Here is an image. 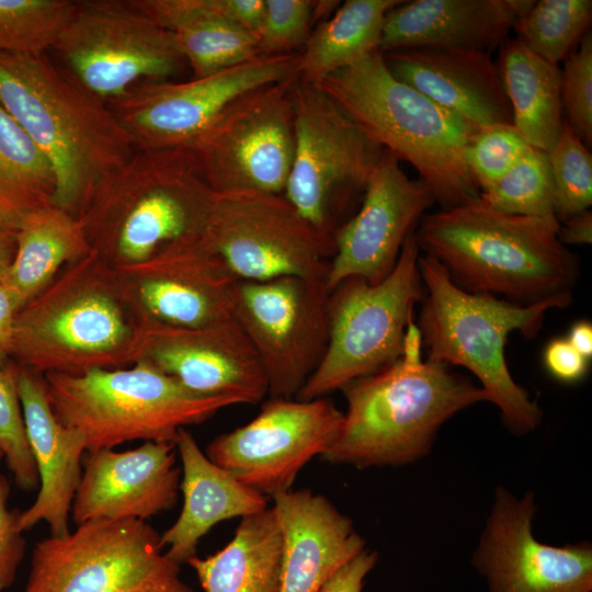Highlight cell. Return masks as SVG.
Returning a JSON list of instances; mask_svg holds the SVG:
<instances>
[{
  "mask_svg": "<svg viewBox=\"0 0 592 592\" xmlns=\"http://www.w3.org/2000/svg\"><path fill=\"white\" fill-rule=\"evenodd\" d=\"M559 226L556 216L508 214L479 198L425 214L414 234L459 288L530 306L572 295L579 263L559 241Z\"/></svg>",
  "mask_w": 592,
  "mask_h": 592,
  "instance_id": "6da1fadb",
  "label": "cell"
},
{
  "mask_svg": "<svg viewBox=\"0 0 592 592\" xmlns=\"http://www.w3.org/2000/svg\"><path fill=\"white\" fill-rule=\"evenodd\" d=\"M0 105L49 160L54 204L75 216L135 150L110 105L46 53L0 52Z\"/></svg>",
  "mask_w": 592,
  "mask_h": 592,
  "instance_id": "7a4b0ae2",
  "label": "cell"
},
{
  "mask_svg": "<svg viewBox=\"0 0 592 592\" xmlns=\"http://www.w3.org/2000/svg\"><path fill=\"white\" fill-rule=\"evenodd\" d=\"M341 391L343 423L321 458L357 469L398 467L426 456L441 426L459 411L488 401L485 390L451 366L402 352L388 367Z\"/></svg>",
  "mask_w": 592,
  "mask_h": 592,
  "instance_id": "3957f363",
  "label": "cell"
},
{
  "mask_svg": "<svg viewBox=\"0 0 592 592\" xmlns=\"http://www.w3.org/2000/svg\"><path fill=\"white\" fill-rule=\"evenodd\" d=\"M315 86L368 138L411 164L441 208L480 198L465 160L477 129L397 79L379 49Z\"/></svg>",
  "mask_w": 592,
  "mask_h": 592,
  "instance_id": "277c9868",
  "label": "cell"
},
{
  "mask_svg": "<svg viewBox=\"0 0 592 592\" xmlns=\"http://www.w3.org/2000/svg\"><path fill=\"white\" fill-rule=\"evenodd\" d=\"M215 197L187 148L135 149L77 217L92 251L118 266L201 236Z\"/></svg>",
  "mask_w": 592,
  "mask_h": 592,
  "instance_id": "5b68a950",
  "label": "cell"
},
{
  "mask_svg": "<svg viewBox=\"0 0 592 592\" xmlns=\"http://www.w3.org/2000/svg\"><path fill=\"white\" fill-rule=\"evenodd\" d=\"M137 328L114 267L92 251L16 311L12 360L41 375L128 367Z\"/></svg>",
  "mask_w": 592,
  "mask_h": 592,
  "instance_id": "8992f818",
  "label": "cell"
},
{
  "mask_svg": "<svg viewBox=\"0 0 592 592\" xmlns=\"http://www.w3.org/2000/svg\"><path fill=\"white\" fill-rule=\"evenodd\" d=\"M418 269L426 293L417 326L426 360L467 368L479 380L488 401L499 409L509 431L515 435L534 431L542 422L543 410L511 376L504 346L513 331L535 338L546 312L569 306L571 295L522 306L459 288L428 254L419 257Z\"/></svg>",
  "mask_w": 592,
  "mask_h": 592,
  "instance_id": "52a82bcc",
  "label": "cell"
},
{
  "mask_svg": "<svg viewBox=\"0 0 592 592\" xmlns=\"http://www.w3.org/2000/svg\"><path fill=\"white\" fill-rule=\"evenodd\" d=\"M43 376L55 417L84 436L87 453L137 440L174 443L180 429L243 403L232 395L192 391L145 362L77 376Z\"/></svg>",
  "mask_w": 592,
  "mask_h": 592,
  "instance_id": "ba28073f",
  "label": "cell"
},
{
  "mask_svg": "<svg viewBox=\"0 0 592 592\" xmlns=\"http://www.w3.org/2000/svg\"><path fill=\"white\" fill-rule=\"evenodd\" d=\"M415 231V230H414ZM411 232L392 271L379 283L352 276L329 294L326 354L295 399L311 400L375 374L402 353L414 305L425 297L418 269L420 249Z\"/></svg>",
  "mask_w": 592,
  "mask_h": 592,
  "instance_id": "9c48e42d",
  "label": "cell"
},
{
  "mask_svg": "<svg viewBox=\"0 0 592 592\" xmlns=\"http://www.w3.org/2000/svg\"><path fill=\"white\" fill-rule=\"evenodd\" d=\"M162 549L146 521H87L35 544L23 592H194Z\"/></svg>",
  "mask_w": 592,
  "mask_h": 592,
  "instance_id": "30bf717a",
  "label": "cell"
},
{
  "mask_svg": "<svg viewBox=\"0 0 592 592\" xmlns=\"http://www.w3.org/2000/svg\"><path fill=\"white\" fill-rule=\"evenodd\" d=\"M292 98L295 147L283 195L315 229L334 238L385 149L317 86L297 78Z\"/></svg>",
  "mask_w": 592,
  "mask_h": 592,
  "instance_id": "8fae6325",
  "label": "cell"
},
{
  "mask_svg": "<svg viewBox=\"0 0 592 592\" xmlns=\"http://www.w3.org/2000/svg\"><path fill=\"white\" fill-rule=\"evenodd\" d=\"M53 49L81 88L110 104L181 67L173 35L134 0H81Z\"/></svg>",
  "mask_w": 592,
  "mask_h": 592,
  "instance_id": "7c38bea8",
  "label": "cell"
},
{
  "mask_svg": "<svg viewBox=\"0 0 592 592\" xmlns=\"http://www.w3.org/2000/svg\"><path fill=\"white\" fill-rule=\"evenodd\" d=\"M326 277L236 280L229 288L232 317L251 342L270 398L295 399L328 346Z\"/></svg>",
  "mask_w": 592,
  "mask_h": 592,
  "instance_id": "4fadbf2b",
  "label": "cell"
},
{
  "mask_svg": "<svg viewBox=\"0 0 592 592\" xmlns=\"http://www.w3.org/2000/svg\"><path fill=\"white\" fill-rule=\"evenodd\" d=\"M297 78L240 95L187 147L215 194L284 193L294 158Z\"/></svg>",
  "mask_w": 592,
  "mask_h": 592,
  "instance_id": "5bb4252c",
  "label": "cell"
},
{
  "mask_svg": "<svg viewBox=\"0 0 592 592\" xmlns=\"http://www.w3.org/2000/svg\"><path fill=\"white\" fill-rule=\"evenodd\" d=\"M203 240L235 280L326 277L334 240L315 229L283 194H216Z\"/></svg>",
  "mask_w": 592,
  "mask_h": 592,
  "instance_id": "9a60e30c",
  "label": "cell"
},
{
  "mask_svg": "<svg viewBox=\"0 0 592 592\" xmlns=\"http://www.w3.org/2000/svg\"><path fill=\"white\" fill-rule=\"evenodd\" d=\"M299 58L259 56L184 82H144L109 105L134 149L187 148L240 95L298 77Z\"/></svg>",
  "mask_w": 592,
  "mask_h": 592,
  "instance_id": "2e32d148",
  "label": "cell"
},
{
  "mask_svg": "<svg viewBox=\"0 0 592 592\" xmlns=\"http://www.w3.org/2000/svg\"><path fill=\"white\" fill-rule=\"evenodd\" d=\"M343 411L326 397L269 398L249 423L216 436L207 457L264 497L292 489L299 471L335 442Z\"/></svg>",
  "mask_w": 592,
  "mask_h": 592,
  "instance_id": "e0dca14e",
  "label": "cell"
},
{
  "mask_svg": "<svg viewBox=\"0 0 592 592\" xmlns=\"http://www.w3.org/2000/svg\"><path fill=\"white\" fill-rule=\"evenodd\" d=\"M535 493L521 497L499 486L494 490L470 562L488 592H591L592 544L549 545L533 533Z\"/></svg>",
  "mask_w": 592,
  "mask_h": 592,
  "instance_id": "ac0fdd59",
  "label": "cell"
},
{
  "mask_svg": "<svg viewBox=\"0 0 592 592\" xmlns=\"http://www.w3.org/2000/svg\"><path fill=\"white\" fill-rule=\"evenodd\" d=\"M137 319L200 328L232 320L236 281L202 235L171 242L145 261L113 266Z\"/></svg>",
  "mask_w": 592,
  "mask_h": 592,
  "instance_id": "d6986e66",
  "label": "cell"
},
{
  "mask_svg": "<svg viewBox=\"0 0 592 592\" xmlns=\"http://www.w3.org/2000/svg\"><path fill=\"white\" fill-rule=\"evenodd\" d=\"M358 212L334 234L327 287L357 276L382 282L395 267L407 237L432 207L435 197L420 179L412 180L400 161L385 150L371 173Z\"/></svg>",
  "mask_w": 592,
  "mask_h": 592,
  "instance_id": "ffe728a7",
  "label": "cell"
},
{
  "mask_svg": "<svg viewBox=\"0 0 592 592\" xmlns=\"http://www.w3.org/2000/svg\"><path fill=\"white\" fill-rule=\"evenodd\" d=\"M145 362L185 388L258 403L267 395L259 357L235 319L200 328L138 320L132 365Z\"/></svg>",
  "mask_w": 592,
  "mask_h": 592,
  "instance_id": "44dd1931",
  "label": "cell"
},
{
  "mask_svg": "<svg viewBox=\"0 0 592 592\" xmlns=\"http://www.w3.org/2000/svg\"><path fill=\"white\" fill-rule=\"evenodd\" d=\"M87 454L70 513L77 525L91 520L146 521L177 505L181 469L174 443L146 441L133 449Z\"/></svg>",
  "mask_w": 592,
  "mask_h": 592,
  "instance_id": "7402d4cb",
  "label": "cell"
},
{
  "mask_svg": "<svg viewBox=\"0 0 592 592\" xmlns=\"http://www.w3.org/2000/svg\"><path fill=\"white\" fill-rule=\"evenodd\" d=\"M384 54L389 71L477 130L513 125L503 80L490 52L420 46Z\"/></svg>",
  "mask_w": 592,
  "mask_h": 592,
  "instance_id": "603a6c76",
  "label": "cell"
},
{
  "mask_svg": "<svg viewBox=\"0 0 592 592\" xmlns=\"http://www.w3.org/2000/svg\"><path fill=\"white\" fill-rule=\"evenodd\" d=\"M272 499L282 535L281 592H319L367 548L353 521L325 496L291 489Z\"/></svg>",
  "mask_w": 592,
  "mask_h": 592,
  "instance_id": "cb8c5ba5",
  "label": "cell"
},
{
  "mask_svg": "<svg viewBox=\"0 0 592 592\" xmlns=\"http://www.w3.org/2000/svg\"><path fill=\"white\" fill-rule=\"evenodd\" d=\"M19 395L39 478L36 499L20 512L19 527L24 533L45 522L52 536H64L70 532L69 517L82 476L86 440L55 417L43 375L20 367Z\"/></svg>",
  "mask_w": 592,
  "mask_h": 592,
  "instance_id": "d4e9b609",
  "label": "cell"
},
{
  "mask_svg": "<svg viewBox=\"0 0 592 592\" xmlns=\"http://www.w3.org/2000/svg\"><path fill=\"white\" fill-rule=\"evenodd\" d=\"M535 0H413L390 9L379 50L458 46L490 52L500 47Z\"/></svg>",
  "mask_w": 592,
  "mask_h": 592,
  "instance_id": "484cf974",
  "label": "cell"
},
{
  "mask_svg": "<svg viewBox=\"0 0 592 592\" xmlns=\"http://www.w3.org/2000/svg\"><path fill=\"white\" fill-rule=\"evenodd\" d=\"M174 444L182 464L183 505L160 543L166 556L181 565L196 556L200 540L217 523L260 513L269 505L266 497L213 463L186 428L179 430Z\"/></svg>",
  "mask_w": 592,
  "mask_h": 592,
  "instance_id": "4316f807",
  "label": "cell"
},
{
  "mask_svg": "<svg viewBox=\"0 0 592 592\" xmlns=\"http://www.w3.org/2000/svg\"><path fill=\"white\" fill-rule=\"evenodd\" d=\"M168 30L193 71L208 76L260 55L257 38L228 16V0H134Z\"/></svg>",
  "mask_w": 592,
  "mask_h": 592,
  "instance_id": "83f0119b",
  "label": "cell"
},
{
  "mask_svg": "<svg viewBox=\"0 0 592 592\" xmlns=\"http://www.w3.org/2000/svg\"><path fill=\"white\" fill-rule=\"evenodd\" d=\"M92 252L81 221L53 204L25 216L16 230V251L2 282L18 310L36 297L68 263Z\"/></svg>",
  "mask_w": 592,
  "mask_h": 592,
  "instance_id": "f1b7e54d",
  "label": "cell"
},
{
  "mask_svg": "<svg viewBox=\"0 0 592 592\" xmlns=\"http://www.w3.org/2000/svg\"><path fill=\"white\" fill-rule=\"evenodd\" d=\"M186 563L205 592H281L282 535L273 508L241 517L223 549Z\"/></svg>",
  "mask_w": 592,
  "mask_h": 592,
  "instance_id": "f546056e",
  "label": "cell"
},
{
  "mask_svg": "<svg viewBox=\"0 0 592 592\" xmlns=\"http://www.w3.org/2000/svg\"><path fill=\"white\" fill-rule=\"evenodd\" d=\"M497 64L513 126L531 147L548 152L565 121L559 65L537 56L516 38L500 46Z\"/></svg>",
  "mask_w": 592,
  "mask_h": 592,
  "instance_id": "4dcf8cb0",
  "label": "cell"
},
{
  "mask_svg": "<svg viewBox=\"0 0 592 592\" xmlns=\"http://www.w3.org/2000/svg\"><path fill=\"white\" fill-rule=\"evenodd\" d=\"M402 0H346L311 31L300 53L298 79L316 84L379 49L384 19Z\"/></svg>",
  "mask_w": 592,
  "mask_h": 592,
  "instance_id": "1f68e13d",
  "label": "cell"
},
{
  "mask_svg": "<svg viewBox=\"0 0 592 592\" xmlns=\"http://www.w3.org/2000/svg\"><path fill=\"white\" fill-rule=\"evenodd\" d=\"M55 192L49 160L0 105V221L18 228L32 212L53 205Z\"/></svg>",
  "mask_w": 592,
  "mask_h": 592,
  "instance_id": "d6a6232c",
  "label": "cell"
},
{
  "mask_svg": "<svg viewBox=\"0 0 592 592\" xmlns=\"http://www.w3.org/2000/svg\"><path fill=\"white\" fill-rule=\"evenodd\" d=\"M591 0H539L517 18L516 39L545 60L559 65L590 32Z\"/></svg>",
  "mask_w": 592,
  "mask_h": 592,
  "instance_id": "836d02e7",
  "label": "cell"
},
{
  "mask_svg": "<svg viewBox=\"0 0 592 592\" xmlns=\"http://www.w3.org/2000/svg\"><path fill=\"white\" fill-rule=\"evenodd\" d=\"M480 200L508 214L555 216L554 183L547 153L531 147L506 173L480 191Z\"/></svg>",
  "mask_w": 592,
  "mask_h": 592,
  "instance_id": "e575fe53",
  "label": "cell"
},
{
  "mask_svg": "<svg viewBox=\"0 0 592 592\" xmlns=\"http://www.w3.org/2000/svg\"><path fill=\"white\" fill-rule=\"evenodd\" d=\"M75 8L72 0H0V52L53 49Z\"/></svg>",
  "mask_w": 592,
  "mask_h": 592,
  "instance_id": "d590c367",
  "label": "cell"
},
{
  "mask_svg": "<svg viewBox=\"0 0 592 592\" xmlns=\"http://www.w3.org/2000/svg\"><path fill=\"white\" fill-rule=\"evenodd\" d=\"M546 153L554 183L555 216L560 223L592 204V155L566 119Z\"/></svg>",
  "mask_w": 592,
  "mask_h": 592,
  "instance_id": "8d00e7d4",
  "label": "cell"
},
{
  "mask_svg": "<svg viewBox=\"0 0 592 592\" xmlns=\"http://www.w3.org/2000/svg\"><path fill=\"white\" fill-rule=\"evenodd\" d=\"M20 366L12 360L0 368V451L15 485L25 492L39 487L19 395Z\"/></svg>",
  "mask_w": 592,
  "mask_h": 592,
  "instance_id": "74e56055",
  "label": "cell"
},
{
  "mask_svg": "<svg viewBox=\"0 0 592 592\" xmlns=\"http://www.w3.org/2000/svg\"><path fill=\"white\" fill-rule=\"evenodd\" d=\"M530 148L513 125H497L476 132L465 160L481 191L506 173Z\"/></svg>",
  "mask_w": 592,
  "mask_h": 592,
  "instance_id": "f35d334b",
  "label": "cell"
},
{
  "mask_svg": "<svg viewBox=\"0 0 592 592\" xmlns=\"http://www.w3.org/2000/svg\"><path fill=\"white\" fill-rule=\"evenodd\" d=\"M265 11L257 37L261 56L294 54L304 47L315 21V1L264 0Z\"/></svg>",
  "mask_w": 592,
  "mask_h": 592,
  "instance_id": "ab89813d",
  "label": "cell"
},
{
  "mask_svg": "<svg viewBox=\"0 0 592 592\" xmlns=\"http://www.w3.org/2000/svg\"><path fill=\"white\" fill-rule=\"evenodd\" d=\"M561 102L567 123L589 148L592 145V33L565 59Z\"/></svg>",
  "mask_w": 592,
  "mask_h": 592,
  "instance_id": "60d3db41",
  "label": "cell"
},
{
  "mask_svg": "<svg viewBox=\"0 0 592 592\" xmlns=\"http://www.w3.org/2000/svg\"><path fill=\"white\" fill-rule=\"evenodd\" d=\"M10 483L0 474V592L10 588L23 560L26 540L19 527V510L9 509Z\"/></svg>",
  "mask_w": 592,
  "mask_h": 592,
  "instance_id": "b9f144b4",
  "label": "cell"
},
{
  "mask_svg": "<svg viewBox=\"0 0 592 592\" xmlns=\"http://www.w3.org/2000/svg\"><path fill=\"white\" fill-rule=\"evenodd\" d=\"M543 356L546 369L559 382H579L588 372L589 360L581 355L567 338L553 339L546 345Z\"/></svg>",
  "mask_w": 592,
  "mask_h": 592,
  "instance_id": "7bdbcfd3",
  "label": "cell"
},
{
  "mask_svg": "<svg viewBox=\"0 0 592 592\" xmlns=\"http://www.w3.org/2000/svg\"><path fill=\"white\" fill-rule=\"evenodd\" d=\"M377 561L378 554L365 548L341 567L319 592H363L364 580L375 568Z\"/></svg>",
  "mask_w": 592,
  "mask_h": 592,
  "instance_id": "ee69618b",
  "label": "cell"
},
{
  "mask_svg": "<svg viewBox=\"0 0 592 592\" xmlns=\"http://www.w3.org/2000/svg\"><path fill=\"white\" fill-rule=\"evenodd\" d=\"M18 308L7 288L0 284V368L12 361L14 319Z\"/></svg>",
  "mask_w": 592,
  "mask_h": 592,
  "instance_id": "f6af8a7d",
  "label": "cell"
},
{
  "mask_svg": "<svg viewBox=\"0 0 592 592\" xmlns=\"http://www.w3.org/2000/svg\"><path fill=\"white\" fill-rule=\"evenodd\" d=\"M558 239L565 247L591 244L592 212L587 209L563 220V225L559 226Z\"/></svg>",
  "mask_w": 592,
  "mask_h": 592,
  "instance_id": "bcb514c9",
  "label": "cell"
},
{
  "mask_svg": "<svg viewBox=\"0 0 592 592\" xmlns=\"http://www.w3.org/2000/svg\"><path fill=\"white\" fill-rule=\"evenodd\" d=\"M18 228L0 221V283L11 266L16 251Z\"/></svg>",
  "mask_w": 592,
  "mask_h": 592,
  "instance_id": "7dc6e473",
  "label": "cell"
},
{
  "mask_svg": "<svg viewBox=\"0 0 592 592\" xmlns=\"http://www.w3.org/2000/svg\"><path fill=\"white\" fill-rule=\"evenodd\" d=\"M567 340L585 358L592 356V325L588 320H580L570 328Z\"/></svg>",
  "mask_w": 592,
  "mask_h": 592,
  "instance_id": "c3c4849f",
  "label": "cell"
},
{
  "mask_svg": "<svg viewBox=\"0 0 592 592\" xmlns=\"http://www.w3.org/2000/svg\"><path fill=\"white\" fill-rule=\"evenodd\" d=\"M2 460H3V454H2V452L0 451V465H1Z\"/></svg>",
  "mask_w": 592,
  "mask_h": 592,
  "instance_id": "681fc988",
  "label": "cell"
}]
</instances>
